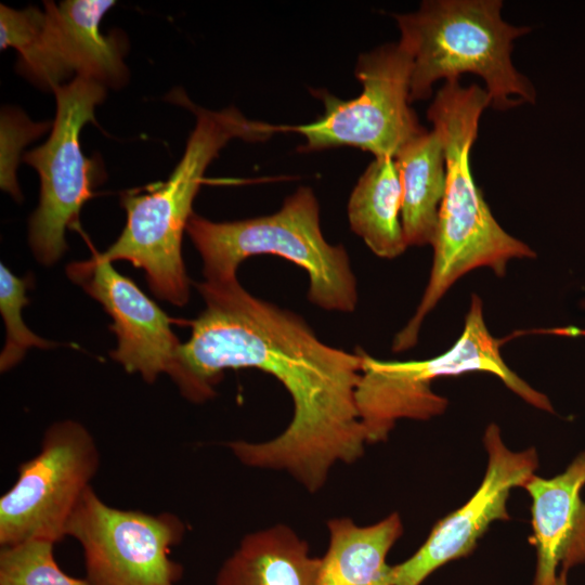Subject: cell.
Returning <instances> with one entry per match:
<instances>
[{"instance_id": "14", "label": "cell", "mask_w": 585, "mask_h": 585, "mask_svg": "<svg viewBox=\"0 0 585 585\" xmlns=\"http://www.w3.org/2000/svg\"><path fill=\"white\" fill-rule=\"evenodd\" d=\"M326 524L328 546L320 557L316 585H393L394 566L387 557L403 533L398 512L369 525L348 517L332 518Z\"/></svg>"}, {"instance_id": "17", "label": "cell", "mask_w": 585, "mask_h": 585, "mask_svg": "<svg viewBox=\"0 0 585 585\" xmlns=\"http://www.w3.org/2000/svg\"><path fill=\"white\" fill-rule=\"evenodd\" d=\"M402 186L393 157H375L348 203L351 230L379 258L394 259L408 247L402 219Z\"/></svg>"}, {"instance_id": "11", "label": "cell", "mask_w": 585, "mask_h": 585, "mask_svg": "<svg viewBox=\"0 0 585 585\" xmlns=\"http://www.w3.org/2000/svg\"><path fill=\"white\" fill-rule=\"evenodd\" d=\"M483 443L489 460L479 489L466 504L441 519L408 559L394 566L393 585H420L440 567L468 556L492 522L509 519V493L535 474L537 453L534 448L509 450L495 424L485 429Z\"/></svg>"}, {"instance_id": "19", "label": "cell", "mask_w": 585, "mask_h": 585, "mask_svg": "<svg viewBox=\"0 0 585 585\" xmlns=\"http://www.w3.org/2000/svg\"><path fill=\"white\" fill-rule=\"evenodd\" d=\"M44 11L34 6L17 11L0 6V47L20 54V72L42 89L55 91L74 72L58 35L49 2Z\"/></svg>"}, {"instance_id": "2", "label": "cell", "mask_w": 585, "mask_h": 585, "mask_svg": "<svg viewBox=\"0 0 585 585\" xmlns=\"http://www.w3.org/2000/svg\"><path fill=\"white\" fill-rule=\"evenodd\" d=\"M490 106L486 89L463 87L459 79L445 81L427 117L439 133L445 154L446 188L432 243L433 261L420 302L406 325L394 336L392 350L413 348L426 315L463 275L489 268L506 274L512 259H534L536 252L508 234L495 220L470 167V151L478 135L482 112Z\"/></svg>"}, {"instance_id": "5", "label": "cell", "mask_w": 585, "mask_h": 585, "mask_svg": "<svg viewBox=\"0 0 585 585\" xmlns=\"http://www.w3.org/2000/svg\"><path fill=\"white\" fill-rule=\"evenodd\" d=\"M186 232L202 257L205 281L236 277L245 259L274 255L307 272L308 299L316 307L341 313L356 307V278L347 250L324 238L318 203L308 186L297 188L268 216L213 222L193 213Z\"/></svg>"}, {"instance_id": "10", "label": "cell", "mask_w": 585, "mask_h": 585, "mask_svg": "<svg viewBox=\"0 0 585 585\" xmlns=\"http://www.w3.org/2000/svg\"><path fill=\"white\" fill-rule=\"evenodd\" d=\"M184 533L185 524L174 514L109 506L92 485L66 529L82 549L91 585H176L183 570L170 552Z\"/></svg>"}, {"instance_id": "16", "label": "cell", "mask_w": 585, "mask_h": 585, "mask_svg": "<svg viewBox=\"0 0 585 585\" xmlns=\"http://www.w3.org/2000/svg\"><path fill=\"white\" fill-rule=\"evenodd\" d=\"M402 186V226L407 246L432 245L446 188L442 140L432 129L411 140L394 157Z\"/></svg>"}, {"instance_id": "15", "label": "cell", "mask_w": 585, "mask_h": 585, "mask_svg": "<svg viewBox=\"0 0 585 585\" xmlns=\"http://www.w3.org/2000/svg\"><path fill=\"white\" fill-rule=\"evenodd\" d=\"M320 557L283 523L246 534L223 561L216 585H316Z\"/></svg>"}, {"instance_id": "12", "label": "cell", "mask_w": 585, "mask_h": 585, "mask_svg": "<svg viewBox=\"0 0 585 585\" xmlns=\"http://www.w3.org/2000/svg\"><path fill=\"white\" fill-rule=\"evenodd\" d=\"M68 277L99 301L112 316L110 329L117 348L110 356L128 373H138L150 384L174 372L181 342L169 317L129 277L116 271L99 253L66 269Z\"/></svg>"}, {"instance_id": "22", "label": "cell", "mask_w": 585, "mask_h": 585, "mask_svg": "<svg viewBox=\"0 0 585 585\" xmlns=\"http://www.w3.org/2000/svg\"><path fill=\"white\" fill-rule=\"evenodd\" d=\"M46 125L32 123L26 116L14 110L2 114L1 143H12V147L1 151V187L14 198H21V192L15 180V167L18 160L16 145L26 144L46 130Z\"/></svg>"}, {"instance_id": "3", "label": "cell", "mask_w": 585, "mask_h": 585, "mask_svg": "<svg viewBox=\"0 0 585 585\" xmlns=\"http://www.w3.org/2000/svg\"><path fill=\"white\" fill-rule=\"evenodd\" d=\"M172 95L196 116L183 157L166 182L121 196L126 225L116 242L99 255L109 262L127 260L144 270L157 298L183 306L190 298L191 282L181 253L182 235L208 165L229 141L264 142L283 132V127L248 119L235 107L209 110L181 98L178 91Z\"/></svg>"}, {"instance_id": "8", "label": "cell", "mask_w": 585, "mask_h": 585, "mask_svg": "<svg viewBox=\"0 0 585 585\" xmlns=\"http://www.w3.org/2000/svg\"><path fill=\"white\" fill-rule=\"evenodd\" d=\"M100 463L96 442L82 424L66 419L49 426L40 451L18 466L15 482L0 498V547L66 537Z\"/></svg>"}, {"instance_id": "21", "label": "cell", "mask_w": 585, "mask_h": 585, "mask_svg": "<svg viewBox=\"0 0 585 585\" xmlns=\"http://www.w3.org/2000/svg\"><path fill=\"white\" fill-rule=\"evenodd\" d=\"M28 281L0 266V311L5 324V344L0 355V369L6 372L22 361L29 348H50L54 342L32 333L23 322L22 311L28 303Z\"/></svg>"}, {"instance_id": "6", "label": "cell", "mask_w": 585, "mask_h": 585, "mask_svg": "<svg viewBox=\"0 0 585 585\" xmlns=\"http://www.w3.org/2000/svg\"><path fill=\"white\" fill-rule=\"evenodd\" d=\"M500 346L486 327L481 298L472 294L463 333L444 353L401 362L378 360L362 350L355 401L367 443L386 441L398 420H428L443 414L448 401L432 390V382L470 372L493 374L532 406L554 413L547 395L507 366Z\"/></svg>"}, {"instance_id": "20", "label": "cell", "mask_w": 585, "mask_h": 585, "mask_svg": "<svg viewBox=\"0 0 585 585\" xmlns=\"http://www.w3.org/2000/svg\"><path fill=\"white\" fill-rule=\"evenodd\" d=\"M54 543L31 540L1 547L0 585H91L66 574L53 555Z\"/></svg>"}, {"instance_id": "18", "label": "cell", "mask_w": 585, "mask_h": 585, "mask_svg": "<svg viewBox=\"0 0 585 585\" xmlns=\"http://www.w3.org/2000/svg\"><path fill=\"white\" fill-rule=\"evenodd\" d=\"M115 4L113 0L50 1L63 49L77 75L103 84L118 86L127 69L117 37L104 36L100 23Z\"/></svg>"}, {"instance_id": "23", "label": "cell", "mask_w": 585, "mask_h": 585, "mask_svg": "<svg viewBox=\"0 0 585 585\" xmlns=\"http://www.w3.org/2000/svg\"><path fill=\"white\" fill-rule=\"evenodd\" d=\"M552 585H569L567 581V573L560 571L558 576Z\"/></svg>"}, {"instance_id": "9", "label": "cell", "mask_w": 585, "mask_h": 585, "mask_svg": "<svg viewBox=\"0 0 585 585\" xmlns=\"http://www.w3.org/2000/svg\"><path fill=\"white\" fill-rule=\"evenodd\" d=\"M54 93L56 115L51 134L24 157L40 177L39 205L29 220V244L44 265L53 264L66 251L65 232L77 223L82 206L92 196L98 169L84 157L79 134L84 123L94 121V108L105 98V88L77 75Z\"/></svg>"}, {"instance_id": "4", "label": "cell", "mask_w": 585, "mask_h": 585, "mask_svg": "<svg viewBox=\"0 0 585 585\" xmlns=\"http://www.w3.org/2000/svg\"><path fill=\"white\" fill-rule=\"evenodd\" d=\"M502 6L500 0H426L415 12L393 14L413 58L411 103L430 98L437 80L463 74L484 80L495 109L535 103L533 84L511 62L514 40L530 28L506 23Z\"/></svg>"}, {"instance_id": "7", "label": "cell", "mask_w": 585, "mask_h": 585, "mask_svg": "<svg viewBox=\"0 0 585 585\" xmlns=\"http://www.w3.org/2000/svg\"><path fill=\"white\" fill-rule=\"evenodd\" d=\"M412 67V55L400 41L361 54L354 70L362 84L360 95L341 100L318 90L315 94L324 104V114L311 123L285 126L286 132L304 138L300 147L304 152L353 146L375 157L394 158L427 130L410 106Z\"/></svg>"}, {"instance_id": "1", "label": "cell", "mask_w": 585, "mask_h": 585, "mask_svg": "<svg viewBox=\"0 0 585 585\" xmlns=\"http://www.w3.org/2000/svg\"><path fill=\"white\" fill-rule=\"evenodd\" d=\"M195 286L205 309L191 322L171 379L186 400L204 403L226 369L276 378L292 401L287 427L266 441L226 446L247 467L284 471L309 493L320 491L336 465L356 461L368 444L355 401L362 349L323 342L301 316L255 297L237 277Z\"/></svg>"}, {"instance_id": "13", "label": "cell", "mask_w": 585, "mask_h": 585, "mask_svg": "<svg viewBox=\"0 0 585 585\" xmlns=\"http://www.w3.org/2000/svg\"><path fill=\"white\" fill-rule=\"evenodd\" d=\"M585 451L550 479L531 476L522 485L532 499L531 542L536 550L533 585H552L562 572L585 563Z\"/></svg>"}]
</instances>
